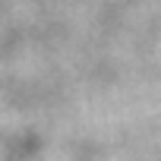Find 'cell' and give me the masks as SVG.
Masks as SVG:
<instances>
[{"label": "cell", "instance_id": "1", "mask_svg": "<svg viewBox=\"0 0 161 161\" xmlns=\"http://www.w3.org/2000/svg\"><path fill=\"white\" fill-rule=\"evenodd\" d=\"M0 161H7V152H3V148H0Z\"/></svg>", "mask_w": 161, "mask_h": 161}]
</instances>
